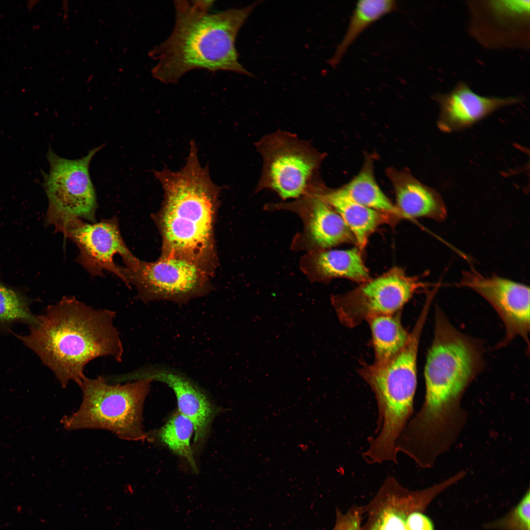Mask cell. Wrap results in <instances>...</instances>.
<instances>
[{"mask_svg": "<svg viewBox=\"0 0 530 530\" xmlns=\"http://www.w3.org/2000/svg\"><path fill=\"white\" fill-rule=\"evenodd\" d=\"M530 494L526 493L517 505L503 519L489 526L504 530H530Z\"/></svg>", "mask_w": 530, "mask_h": 530, "instance_id": "cell-25", "label": "cell"}, {"mask_svg": "<svg viewBox=\"0 0 530 530\" xmlns=\"http://www.w3.org/2000/svg\"><path fill=\"white\" fill-rule=\"evenodd\" d=\"M362 251L357 246L308 251L300 259V268L312 282L326 283L342 278L362 283L371 279Z\"/></svg>", "mask_w": 530, "mask_h": 530, "instance_id": "cell-18", "label": "cell"}, {"mask_svg": "<svg viewBox=\"0 0 530 530\" xmlns=\"http://www.w3.org/2000/svg\"><path fill=\"white\" fill-rule=\"evenodd\" d=\"M102 147L93 148L77 159L62 158L49 148L47 158L50 170L48 173L42 172V185L49 202L45 224L53 225L55 232H60L74 219L97 222L96 194L89 168L93 157Z\"/></svg>", "mask_w": 530, "mask_h": 530, "instance_id": "cell-8", "label": "cell"}, {"mask_svg": "<svg viewBox=\"0 0 530 530\" xmlns=\"http://www.w3.org/2000/svg\"><path fill=\"white\" fill-rule=\"evenodd\" d=\"M194 432L192 422L178 411L159 430L158 437L171 451L186 460L193 471L198 472L190 441Z\"/></svg>", "mask_w": 530, "mask_h": 530, "instance_id": "cell-23", "label": "cell"}, {"mask_svg": "<svg viewBox=\"0 0 530 530\" xmlns=\"http://www.w3.org/2000/svg\"><path fill=\"white\" fill-rule=\"evenodd\" d=\"M163 191L159 209L152 216L161 239L160 257L186 260L212 277L219 265L215 226L221 188L202 166L195 142H190L185 165L176 171H154Z\"/></svg>", "mask_w": 530, "mask_h": 530, "instance_id": "cell-2", "label": "cell"}, {"mask_svg": "<svg viewBox=\"0 0 530 530\" xmlns=\"http://www.w3.org/2000/svg\"><path fill=\"white\" fill-rule=\"evenodd\" d=\"M152 381L151 378L143 377L124 384H110L103 376H86L80 386L82 393L80 406L61 420L64 429H103L122 440H145L143 409Z\"/></svg>", "mask_w": 530, "mask_h": 530, "instance_id": "cell-6", "label": "cell"}, {"mask_svg": "<svg viewBox=\"0 0 530 530\" xmlns=\"http://www.w3.org/2000/svg\"><path fill=\"white\" fill-rule=\"evenodd\" d=\"M386 173L394 187L396 206L405 218L426 217L438 222L446 218L444 201L435 189L422 183L406 169L389 168Z\"/></svg>", "mask_w": 530, "mask_h": 530, "instance_id": "cell-19", "label": "cell"}, {"mask_svg": "<svg viewBox=\"0 0 530 530\" xmlns=\"http://www.w3.org/2000/svg\"><path fill=\"white\" fill-rule=\"evenodd\" d=\"M407 530H434L431 520L421 511L411 512L407 519Z\"/></svg>", "mask_w": 530, "mask_h": 530, "instance_id": "cell-27", "label": "cell"}, {"mask_svg": "<svg viewBox=\"0 0 530 530\" xmlns=\"http://www.w3.org/2000/svg\"><path fill=\"white\" fill-rule=\"evenodd\" d=\"M263 164L256 192L270 189L283 200L306 194L320 178L318 170L325 154L295 133L278 130L255 143Z\"/></svg>", "mask_w": 530, "mask_h": 530, "instance_id": "cell-7", "label": "cell"}, {"mask_svg": "<svg viewBox=\"0 0 530 530\" xmlns=\"http://www.w3.org/2000/svg\"><path fill=\"white\" fill-rule=\"evenodd\" d=\"M397 8L394 0H360L356 3L340 43L329 61L332 66L339 63L347 49L369 26Z\"/></svg>", "mask_w": 530, "mask_h": 530, "instance_id": "cell-22", "label": "cell"}, {"mask_svg": "<svg viewBox=\"0 0 530 530\" xmlns=\"http://www.w3.org/2000/svg\"><path fill=\"white\" fill-rule=\"evenodd\" d=\"M373 161L372 157L367 156L358 174L342 188L351 199L362 205L405 218L378 186L374 175Z\"/></svg>", "mask_w": 530, "mask_h": 530, "instance_id": "cell-21", "label": "cell"}, {"mask_svg": "<svg viewBox=\"0 0 530 530\" xmlns=\"http://www.w3.org/2000/svg\"><path fill=\"white\" fill-rule=\"evenodd\" d=\"M433 99L440 107L438 127L444 132L466 128L497 110L520 101L512 97L481 96L464 82L457 83L447 93L435 95Z\"/></svg>", "mask_w": 530, "mask_h": 530, "instance_id": "cell-15", "label": "cell"}, {"mask_svg": "<svg viewBox=\"0 0 530 530\" xmlns=\"http://www.w3.org/2000/svg\"><path fill=\"white\" fill-rule=\"evenodd\" d=\"M124 263L121 268L126 285H133L137 298L145 303L167 300L182 304L212 290V277L185 259L159 256L148 262L134 256Z\"/></svg>", "mask_w": 530, "mask_h": 530, "instance_id": "cell-9", "label": "cell"}, {"mask_svg": "<svg viewBox=\"0 0 530 530\" xmlns=\"http://www.w3.org/2000/svg\"><path fill=\"white\" fill-rule=\"evenodd\" d=\"M460 285L476 292L485 299L502 319L505 337L497 345H506L520 336L530 346V288L497 275L485 277L475 270L464 271Z\"/></svg>", "mask_w": 530, "mask_h": 530, "instance_id": "cell-12", "label": "cell"}, {"mask_svg": "<svg viewBox=\"0 0 530 530\" xmlns=\"http://www.w3.org/2000/svg\"><path fill=\"white\" fill-rule=\"evenodd\" d=\"M213 0H175L173 30L149 55L157 60L153 77L165 84L177 83L195 69L226 71L252 76L238 61V33L262 1L241 8L211 13Z\"/></svg>", "mask_w": 530, "mask_h": 530, "instance_id": "cell-4", "label": "cell"}, {"mask_svg": "<svg viewBox=\"0 0 530 530\" xmlns=\"http://www.w3.org/2000/svg\"><path fill=\"white\" fill-rule=\"evenodd\" d=\"M484 354L483 342L457 329L437 306L424 366V400L404 429L411 442L432 450L455 443L468 418L462 399L484 368Z\"/></svg>", "mask_w": 530, "mask_h": 530, "instance_id": "cell-1", "label": "cell"}, {"mask_svg": "<svg viewBox=\"0 0 530 530\" xmlns=\"http://www.w3.org/2000/svg\"><path fill=\"white\" fill-rule=\"evenodd\" d=\"M307 194L318 197L340 215L351 231L356 246L362 251L378 227L384 224L394 225L400 219L393 214L362 205L351 199L342 187L330 189L322 181L313 186Z\"/></svg>", "mask_w": 530, "mask_h": 530, "instance_id": "cell-17", "label": "cell"}, {"mask_svg": "<svg viewBox=\"0 0 530 530\" xmlns=\"http://www.w3.org/2000/svg\"><path fill=\"white\" fill-rule=\"evenodd\" d=\"M143 377L164 383L173 391L178 411L193 424L194 445H199L207 436L215 414V408L206 394L187 377L167 368H153L139 378Z\"/></svg>", "mask_w": 530, "mask_h": 530, "instance_id": "cell-16", "label": "cell"}, {"mask_svg": "<svg viewBox=\"0 0 530 530\" xmlns=\"http://www.w3.org/2000/svg\"><path fill=\"white\" fill-rule=\"evenodd\" d=\"M452 483L449 478L425 489L411 491L394 477H388L374 498L363 507L367 520L362 530H407L408 515L422 511L438 493Z\"/></svg>", "mask_w": 530, "mask_h": 530, "instance_id": "cell-14", "label": "cell"}, {"mask_svg": "<svg viewBox=\"0 0 530 530\" xmlns=\"http://www.w3.org/2000/svg\"><path fill=\"white\" fill-rule=\"evenodd\" d=\"M267 210H287L301 219L303 228L292 240L294 250L307 252L327 249L343 243H354L355 238L340 215L318 197L307 194L289 202L272 203Z\"/></svg>", "mask_w": 530, "mask_h": 530, "instance_id": "cell-13", "label": "cell"}, {"mask_svg": "<svg viewBox=\"0 0 530 530\" xmlns=\"http://www.w3.org/2000/svg\"><path fill=\"white\" fill-rule=\"evenodd\" d=\"M428 312L422 309L408 342L395 357L382 363H361L358 372L373 392L378 409L376 430L363 453L369 464L398 463L396 444L413 412L418 352Z\"/></svg>", "mask_w": 530, "mask_h": 530, "instance_id": "cell-5", "label": "cell"}, {"mask_svg": "<svg viewBox=\"0 0 530 530\" xmlns=\"http://www.w3.org/2000/svg\"><path fill=\"white\" fill-rule=\"evenodd\" d=\"M30 303L22 292L0 281V328L16 322L34 326L37 317L31 312Z\"/></svg>", "mask_w": 530, "mask_h": 530, "instance_id": "cell-24", "label": "cell"}, {"mask_svg": "<svg viewBox=\"0 0 530 530\" xmlns=\"http://www.w3.org/2000/svg\"><path fill=\"white\" fill-rule=\"evenodd\" d=\"M363 507L353 506L345 513L336 510V520L332 530H362Z\"/></svg>", "mask_w": 530, "mask_h": 530, "instance_id": "cell-26", "label": "cell"}, {"mask_svg": "<svg viewBox=\"0 0 530 530\" xmlns=\"http://www.w3.org/2000/svg\"><path fill=\"white\" fill-rule=\"evenodd\" d=\"M60 233L76 244L79 250L76 262L91 275L102 276L106 270L125 283L121 266L114 262V257L119 254L124 261L134 255L122 238L116 216L91 223L72 219Z\"/></svg>", "mask_w": 530, "mask_h": 530, "instance_id": "cell-11", "label": "cell"}, {"mask_svg": "<svg viewBox=\"0 0 530 530\" xmlns=\"http://www.w3.org/2000/svg\"><path fill=\"white\" fill-rule=\"evenodd\" d=\"M37 317L27 335L15 336L38 355L62 388L71 381L80 387L86 377L85 367L96 358L122 361L124 349L114 325V311L95 309L67 296Z\"/></svg>", "mask_w": 530, "mask_h": 530, "instance_id": "cell-3", "label": "cell"}, {"mask_svg": "<svg viewBox=\"0 0 530 530\" xmlns=\"http://www.w3.org/2000/svg\"><path fill=\"white\" fill-rule=\"evenodd\" d=\"M426 284L394 267L349 291L333 295L332 305L341 323L353 328L379 316L395 314Z\"/></svg>", "mask_w": 530, "mask_h": 530, "instance_id": "cell-10", "label": "cell"}, {"mask_svg": "<svg viewBox=\"0 0 530 530\" xmlns=\"http://www.w3.org/2000/svg\"><path fill=\"white\" fill-rule=\"evenodd\" d=\"M400 311L395 314L372 318L367 322L371 333L374 362L388 361L398 354L409 340L400 319Z\"/></svg>", "mask_w": 530, "mask_h": 530, "instance_id": "cell-20", "label": "cell"}]
</instances>
